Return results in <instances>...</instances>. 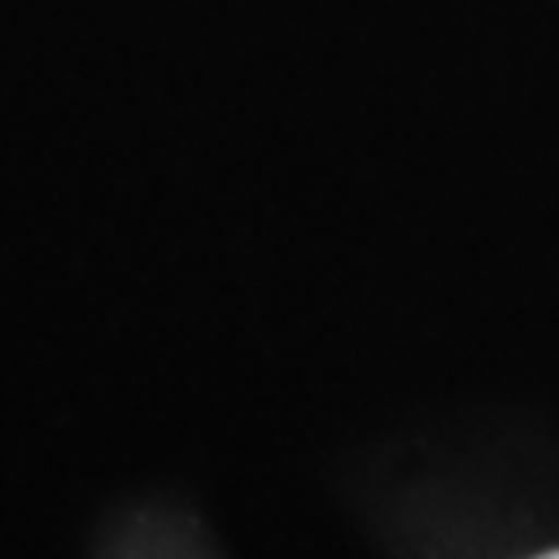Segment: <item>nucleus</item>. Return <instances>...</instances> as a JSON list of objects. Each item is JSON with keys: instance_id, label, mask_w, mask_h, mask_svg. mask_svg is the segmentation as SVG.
Instances as JSON below:
<instances>
[{"instance_id": "obj_1", "label": "nucleus", "mask_w": 559, "mask_h": 559, "mask_svg": "<svg viewBox=\"0 0 559 559\" xmlns=\"http://www.w3.org/2000/svg\"><path fill=\"white\" fill-rule=\"evenodd\" d=\"M539 559H559V551H547V556H539Z\"/></svg>"}]
</instances>
